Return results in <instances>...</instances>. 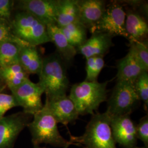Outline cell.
Segmentation results:
<instances>
[{"mask_svg":"<svg viewBox=\"0 0 148 148\" xmlns=\"http://www.w3.org/2000/svg\"><path fill=\"white\" fill-rule=\"evenodd\" d=\"M18 106L12 95L0 93V120L5 116V113L11 109Z\"/></svg>","mask_w":148,"mask_h":148,"instance_id":"4316f807","label":"cell"},{"mask_svg":"<svg viewBox=\"0 0 148 148\" xmlns=\"http://www.w3.org/2000/svg\"><path fill=\"white\" fill-rule=\"evenodd\" d=\"M125 29L130 43L147 40L148 23L137 11L126 12Z\"/></svg>","mask_w":148,"mask_h":148,"instance_id":"9a60e30c","label":"cell"},{"mask_svg":"<svg viewBox=\"0 0 148 148\" xmlns=\"http://www.w3.org/2000/svg\"><path fill=\"white\" fill-rule=\"evenodd\" d=\"M38 85L47 98L66 95L69 81L66 75V64L58 54L43 58Z\"/></svg>","mask_w":148,"mask_h":148,"instance_id":"6da1fadb","label":"cell"},{"mask_svg":"<svg viewBox=\"0 0 148 148\" xmlns=\"http://www.w3.org/2000/svg\"><path fill=\"white\" fill-rule=\"evenodd\" d=\"M30 116L23 112L0 120V148H13L18 136L30 122Z\"/></svg>","mask_w":148,"mask_h":148,"instance_id":"9c48e42d","label":"cell"},{"mask_svg":"<svg viewBox=\"0 0 148 148\" xmlns=\"http://www.w3.org/2000/svg\"><path fill=\"white\" fill-rule=\"evenodd\" d=\"M29 74L19 63L0 68V79L10 90L29 79Z\"/></svg>","mask_w":148,"mask_h":148,"instance_id":"ffe728a7","label":"cell"},{"mask_svg":"<svg viewBox=\"0 0 148 148\" xmlns=\"http://www.w3.org/2000/svg\"><path fill=\"white\" fill-rule=\"evenodd\" d=\"M70 145H66V146H65V147H64L63 148H68L69 147V146H70ZM34 148H43V147H40V145H34Z\"/></svg>","mask_w":148,"mask_h":148,"instance_id":"4dcf8cb0","label":"cell"},{"mask_svg":"<svg viewBox=\"0 0 148 148\" xmlns=\"http://www.w3.org/2000/svg\"><path fill=\"white\" fill-rule=\"evenodd\" d=\"M79 22L92 32L103 15L106 7L103 0H77Z\"/></svg>","mask_w":148,"mask_h":148,"instance_id":"5bb4252c","label":"cell"},{"mask_svg":"<svg viewBox=\"0 0 148 148\" xmlns=\"http://www.w3.org/2000/svg\"><path fill=\"white\" fill-rule=\"evenodd\" d=\"M110 117L112 133L115 143L123 148H136L138 138L136 125L130 115Z\"/></svg>","mask_w":148,"mask_h":148,"instance_id":"8fae6325","label":"cell"},{"mask_svg":"<svg viewBox=\"0 0 148 148\" xmlns=\"http://www.w3.org/2000/svg\"><path fill=\"white\" fill-rule=\"evenodd\" d=\"M140 101H142L145 110L148 108V71L140 74L133 84Z\"/></svg>","mask_w":148,"mask_h":148,"instance_id":"d4e9b609","label":"cell"},{"mask_svg":"<svg viewBox=\"0 0 148 148\" xmlns=\"http://www.w3.org/2000/svg\"><path fill=\"white\" fill-rule=\"evenodd\" d=\"M126 12L120 3L112 2L106 5L100 21L91 32H104L112 37L120 36L127 38L125 29Z\"/></svg>","mask_w":148,"mask_h":148,"instance_id":"52a82bcc","label":"cell"},{"mask_svg":"<svg viewBox=\"0 0 148 148\" xmlns=\"http://www.w3.org/2000/svg\"><path fill=\"white\" fill-rule=\"evenodd\" d=\"M112 38L104 32H94L81 46L76 49L77 53L81 54L86 59L98 56L103 57L114 45Z\"/></svg>","mask_w":148,"mask_h":148,"instance_id":"4fadbf2b","label":"cell"},{"mask_svg":"<svg viewBox=\"0 0 148 148\" xmlns=\"http://www.w3.org/2000/svg\"><path fill=\"white\" fill-rule=\"evenodd\" d=\"M10 90L18 106L23 108L24 113L33 116L42 108V95L44 92L38 83L28 79Z\"/></svg>","mask_w":148,"mask_h":148,"instance_id":"ba28073f","label":"cell"},{"mask_svg":"<svg viewBox=\"0 0 148 148\" xmlns=\"http://www.w3.org/2000/svg\"><path fill=\"white\" fill-rule=\"evenodd\" d=\"M43 58L36 46L25 44L20 49L19 63L28 74L38 75L42 65Z\"/></svg>","mask_w":148,"mask_h":148,"instance_id":"ac0fdd59","label":"cell"},{"mask_svg":"<svg viewBox=\"0 0 148 148\" xmlns=\"http://www.w3.org/2000/svg\"><path fill=\"white\" fill-rule=\"evenodd\" d=\"M12 41H4L0 42V68L19 63V56L22 45Z\"/></svg>","mask_w":148,"mask_h":148,"instance_id":"44dd1931","label":"cell"},{"mask_svg":"<svg viewBox=\"0 0 148 148\" xmlns=\"http://www.w3.org/2000/svg\"><path fill=\"white\" fill-rule=\"evenodd\" d=\"M86 59V77L85 81L96 82L103 69L105 63L103 57H92Z\"/></svg>","mask_w":148,"mask_h":148,"instance_id":"cb8c5ba5","label":"cell"},{"mask_svg":"<svg viewBox=\"0 0 148 148\" xmlns=\"http://www.w3.org/2000/svg\"><path fill=\"white\" fill-rule=\"evenodd\" d=\"M59 0H20L17 7L36 17L47 26L56 24Z\"/></svg>","mask_w":148,"mask_h":148,"instance_id":"30bf717a","label":"cell"},{"mask_svg":"<svg viewBox=\"0 0 148 148\" xmlns=\"http://www.w3.org/2000/svg\"><path fill=\"white\" fill-rule=\"evenodd\" d=\"M14 3L12 0H0V18L11 22Z\"/></svg>","mask_w":148,"mask_h":148,"instance_id":"f1b7e54d","label":"cell"},{"mask_svg":"<svg viewBox=\"0 0 148 148\" xmlns=\"http://www.w3.org/2000/svg\"><path fill=\"white\" fill-rule=\"evenodd\" d=\"M4 41H12L20 43H27L13 35L11 22L0 18V42Z\"/></svg>","mask_w":148,"mask_h":148,"instance_id":"484cf974","label":"cell"},{"mask_svg":"<svg viewBox=\"0 0 148 148\" xmlns=\"http://www.w3.org/2000/svg\"><path fill=\"white\" fill-rule=\"evenodd\" d=\"M47 32L51 42L56 47L58 54L64 62L66 65L71 63L77 54L76 49L69 43L61 29L56 24L48 25Z\"/></svg>","mask_w":148,"mask_h":148,"instance_id":"2e32d148","label":"cell"},{"mask_svg":"<svg viewBox=\"0 0 148 148\" xmlns=\"http://www.w3.org/2000/svg\"><path fill=\"white\" fill-rule=\"evenodd\" d=\"M139 101L133 84L117 81L108 101L106 112L110 117L130 115Z\"/></svg>","mask_w":148,"mask_h":148,"instance_id":"8992f818","label":"cell"},{"mask_svg":"<svg viewBox=\"0 0 148 148\" xmlns=\"http://www.w3.org/2000/svg\"><path fill=\"white\" fill-rule=\"evenodd\" d=\"M117 69V81L132 84H134L140 74L147 71L130 51L124 57L118 60Z\"/></svg>","mask_w":148,"mask_h":148,"instance_id":"e0dca14e","label":"cell"},{"mask_svg":"<svg viewBox=\"0 0 148 148\" xmlns=\"http://www.w3.org/2000/svg\"><path fill=\"white\" fill-rule=\"evenodd\" d=\"M69 43L77 49L87 40V29L79 23H73L59 27Z\"/></svg>","mask_w":148,"mask_h":148,"instance_id":"7402d4cb","label":"cell"},{"mask_svg":"<svg viewBox=\"0 0 148 148\" xmlns=\"http://www.w3.org/2000/svg\"><path fill=\"white\" fill-rule=\"evenodd\" d=\"M5 84L0 79V93L2 92V90L5 88Z\"/></svg>","mask_w":148,"mask_h":148,"instance_id":"f546056e","label":"cell"},{"mask_svg":"<svg viewBox=\"0 0 148 148\" xmlns=\"http://www.w3.org/2000/svg\"><path fill=\"white\" fill-rule=\"evenodd\" d=\"M45 103L58 123L66 126L76 121L79 116L73 101L66 95L46 98Z\"/></svg>","mask_w":148,"mask_h":148,"instance_id":"7c38bea8","label":"cell"},{"mask_svg":"<svg viewBox=\"0 0 148 148\" xmlns=\"http://www.w3.org/2000/svg\"><path fill=\"white\" fill-rule=\"evenodd\" d=\"M128 51L132 54L145 70L148 71V40L130 43Z\"/></svg>","mask_w":148,"mask_h":148,"instance_id":"603a6c76","label":"cell"},{"mask_svg":"<svg viewBox=\"0 0 148 148\" xmlns=\"http://www.w3.org/2000/svg\"><path fill=\"white\" fill-rule=\"evenodd\" d=\"M13 35L22 41L36 46L51 42L47 26L25 11H19L11 21Z\"/></svg>","mask_w":148,"mask_h":148,"instance_id":"5b68a950","label":"cell"},{"mask_svg":"<svg viewBox=\"0 0 148 148\" xmlns=\"http://www.w3.org/2000/svg\"><path fill=\"white\" fill-rule=\"evenodd\" d=\"M79 23L77 0H59L56 25L62 27Z\"/></svg>","mask_w":148,"mask_h":148,"instance_id":"d6986e66","label":"cell"},{"mask_svg":"<svg viewBox=\"0 0 148 148\" xmlns=\"http://www.w3.org/2000/svg\"><path fill=\"white\" fill-rule=\"evenodd\" d=\"M109 81L104 82L83 81L73 85L69 97L79 115H93L101 104L107 101Z\"/></svg>","mask_w":148,"mask_h":148,"instance_id":"277c9868","label":"cell"},{"mask_svg":"<svg viewBox=\"0 0 148 148\" xmlns=\"http://www.w3.org/2000/svg\"><path fill=\"white\" fill-rule=\"evenodd\" d=\"M110 121L111 117L106 111L94 114L87 125L83 135L71 136L70 142L83 148H116Z\"/></svg>","mask_w":148,"mask_h":148,"instance_id":"7a4b0ae2","label":"cell"},{"mask_svg":"<svg viewBox=\"0 0 148 148\" xmlns=\"http://www.w3.org/2000/svg\"><path fill=\"white\" fill-rule=\"evenodd\" d=\"M136 130L138 139L141 140L145 147L148 148V116L143 117L137 125H136Z\"/></svg>","mask_w":148,"mask_h":148,"instance_id":"83f0119b","label":"cell"},{"mask_svg":"<svg viewBox=\"0 0 148 148\" xmlns=\"http://www.w3.org/2000/svg\"><path fill=\"white\" fill-rule=\"evenodd\" d=\"M27 127L31 134L34 145L46 144L63 148L72 144L59 132L58 123L46 103L40 111L33 115V120L29 123Z\"/></svg>","mask_w":148,"mask_h":148,"instance_id":"3957f363","label":"cell"}]
</instances>
